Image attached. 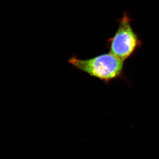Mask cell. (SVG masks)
I'll return each mask as SVG.
<instances>
[{
  "mask_svg": "<svg viewBox=\"0 0 159 159\" xmlns=\"http://www.w3.org/2000/svg\"><path fill=\"white\" fill-rule=\"evenodd\" d=\"M68 61L76 68L106 82L120 78L123 74L124 61L110 52L89 59L73 57Z\"/></svg>",
  "mask_w": 159,
  "mask_h": 159,
  "instance_id": "obj_1",
  "label": "cell"
},
{
  "mask_svg": "<svg viewBox=\"0 0 159 159\" xmlns=\"http://www.w3.org/2000/svg\"><path fill=\"white\" fill-rule=\"evenodd\" d=\"M130 17L126 12L119 20V25L112 37L107 40V46L112 54L123 61L132 56L142 46V41L134 31Z\"/></svg>",
  "mask_w": 159,
  "mask_h": 159,
  "instance_id": "obj_2",
  "label": "cell"
}]
</instances>
